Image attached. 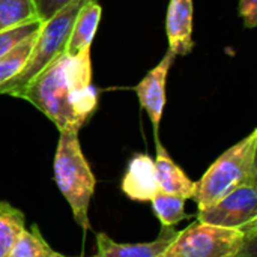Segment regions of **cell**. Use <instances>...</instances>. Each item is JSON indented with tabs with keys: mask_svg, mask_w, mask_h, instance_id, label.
Here are the masks:
<instances>
[{
	"mask_svg": "<svg viewBox=\"0 0 257 257\" xmlns=\"http://www.w3.org/2000/svg\"><path fill=\"white\" fill-rule=\"evenodd\" d=\"M257 130L223 152L196 182L193 199L199 212L220 202L236 187L257 179Z\"/></svg>",
	"mask_w": 257,
	"mask_h": 257,
	"instance_id": "7a4b0ae2",
	"label": "cell"
},
{
	"mask_svg": "<svg viewBox=\"0 0 257 257\" xmlns=\"http://www.w3.org/2000/svg\"><path fill=\"white\" fill-rule=\"evenodd\" d=\"M101 15H102V9L95 0H86L81 5L72 23L68 42L65 45L66 54L75 56L78 53L90 50Z\"/></svg>",
	"mask_w": 257,
	"mask_h": 257,
	"instance_id": "7c38bea8",
	"label": "cell"
},
{
	"mask_svg": "<svg viewBox=\"0 0 257 257\" xmlns=\"http://www.w3.org/2000/svg\"><path fill=\"white\" fill-rule=\"evenodd\" d=\"M256 238V224L229 229L194 221L178 232L163 257H236Z\"/></svg>",
	"mask_w": 257,
	"mask_h": 257,
	"instance_id": "5b68a950",
	"label": "cell"
},
{
	"mask_svg": "<svg viewBox=\"0 0 257 257\" xmlns=\"http://www.w3.org/2000/svg\"><path fill=\"white\" fill-rule=\"evenodd\" d=\"M51 257H69V256H63V254H60V253H56V251H54ZM93 257H99V256H93Z\"/></svg>",
	"mask_w": 257,
	"mask_h": 257,
	"instance_id": "7402d4cb",
	"label": "cell"
},
{
	"mask_svg": "<svg viewBox=\"0 0 257 257\" xmlns=\"http://www.w3.org/2000/svg\"><path fill=\"white\" fill-rule=\"evenodd\" d=\"M38 32L27 36L20 44H17L14 48H11L9 51H6L5 54L0 56V86L6 84L8 81H11L14 77H17L21 72V69L24 68L32 50H33L35 41L38 38Z\"/></svg>",
	"mask_w": 257,
	"mask_h": 257,
	"instance_id": "9a60e30c",
	"label": "cell"
},
{
	"mask_svg": "<svg viewBox=\"0 0 257 257\" xmlns=\"http://www.w3.org/2000/svg\"><path fill=\"white\" fill-rule=\"evenodd\" d=\"M157 155H155V170L160 185V191L167 194L181 196L184 199H193L196 191V182H193L185 172L170 158L166 148L155 139Z\"/></svg>",
	"mask_w": 257,
	"mask_h": 257,
	"instance_id": "8fae6325",
	"label": "cell"
},
{
	"mask_svg": "<svg viewBox=\"0 0 257 257\" xmlns=\"http://www.w3.org/2000/svg\"><path fill=\"white\" fill-rule=\"evenodd\" d=\"M26 229L24 214L9 202H0V257H9L18 236Z\"/></svg>",
	"mask_w": 257,
	"mask_h": 257,
	"instance_id": "4fadbf2b",
	"label": "cell"
},
{
	"mask_svg": "<svg viewBox=\"0 0 257 257\" xmlns=\"http://www.w3.org/2000/svg\"><path fill=\"white\" fill-rule=\"evenodd\" d=\"M175 227H163L158 238L151 242L119 244L105 233L96 235L98 256L99 257H163L167 247L176 238Z\"/></svg>",
	"mask_w": 257,
	"mask_h": 257,
	"instance_id": "30bf717a",
	"label": "cell"
},
{
	"mask_svg": "<svg viewBox=\"0 0 257 257\" xmlns=\"http://www.w3.org/2000/svg\"><path fill=\"white\" fill-rule=\"evenodd\" d=\"M193 0H170L166 30L169 50L175 56H187L194 47L193 41Z\"/></svg>",
	"mask_w": 257,
	"mask_h": 257,
	"instance_id": "9c48e42d",
	"label": "cell"
},
{
	"mask_svg": "<svg viewBox=\"0 0 257 257\" xmlns=\"http://www.w3.org/2000/svg\"><path fill=\"white\" fill-rule=\"evenodd\" d=\"M44 113L59 130L78 133L98 107L92 84L90 50L60 53L18 95Z\"/></svg>",
	"mask_w": 257,
	"mask_h": 257,
	"instance_id": "6da1fadb",
	"label": "cell"
},
{
	"mask_svg": "<svg viewBox=\"0 0 257 257\" xmlns=\"http://www.w3.org/2000/svg\"><path fill=\"white\" fill-rule=\"evenodd\" d=\"M175 54L169 50L163 60L152 68L145 78L136 86V93L139 96L140 105L148 113L152 125H154V134L155 139H158V128L164 114L166 107V84H167V75L173 65Z\"/></svg>",
	"mask_w": 257,
	"mask_h": 257,
	"instance_id": "52a82bcc",
	"label": "cell"
},
{
	"mask_svg": "<svg viewBox=\"0 0 257 257\" xmlns=\"http://www.w3.org/2000/svg\"><path fill=\"white\" fill-rule=\"evenodd\" d=\"M53 248L47 244L36 224L24 229L18 236L9 257H51Z\"/></svg>",
	"mask_w": 257,
	"mask_h": 257,
	"instance_id": "e0dca14e",
	"label": "cell"
},
{
	"mask_svg": "<svg viewBox=\"0 0 257 257\" xmlns=\"http://www.w3.org/2000/svg\"><path fill=\"white\" fill-rule=\"evenodd\" d=\"M185 200L181 196L167 194V193H157L154 196L152 209L157 218L161 221L163 227H175L178 223L185 220L188 215L185 214Z\"/></svg>",
	"mask_w": 257,
	"mask_h": 257,
	"instance_id": "2e32d148",
	"label": "cell"
},
{
	"mask_svg": "<svg viewBox=\"0 0 257 257\" xmlns=\"http://www.w3.org/2000/svg\"><path fill=\"white\" fill-rule=\"evenodd\" d=\"M41 26H42V23H30V24H24L20 27H14V29L0 32V56L5 54L6 51H9L11 48H14L17 44H20L27 36L36 33L41 29Z\"/></svg>",
	"mask_w": 257,
	"mask_h": 257,
	"instance_id": "ac0fdd59",
	"label": "cell"
},
{
	"mask_svg": "<svg viewBox=\"0 0 257 257\" xmlns=\"http://www.w3.org/2000/svg\"><path fill=\"white\" fill-rule=\"evenodd\" d=\"M120 188L122 193L134 202H151L154 196L160 193L154 158L148 154L134 155L128 163Z\"/></svg>",
	"mask_w": 257,
	"mask_h": 257,
	"instance_id": "ba28073f",
	"label": "cell"
},
{
	"mask_svg": "<svg viewBox=\"0 0 257 257\" xmlns=\"http://www.w3.org/2000/svg\"><path fill=\"white\" fill-rule=\"evenodd\" d=\"M239 15L245 27L253 29L257 24V0H239Z\"/></svg>",
	"mask_w": 257,
	"mask_h": 257,
	"instance_id": "ffe728a7",
	"label": "cell"
},
{
	"mask_svg": "<svg viewBox=\"0 0 257 257\" xmlns=\"http://www.w3.org/2000/svg\"><path fill=\"white\" fill-rule=\"evenodd\" d=\"M54 179L71 206L75 223L83 230H89V206L96 181L83 155L78 133H60L54 155Z\"/></svg>",
	"mask_w": 257,
	"mask_h": 257,
	"instance_id": "3957f363",
	"label": "cell"
},
{
	"mask_svg": "<svg viewBox=\"0 0 257 257\" xmlns=\"http://www.w3.org/2000/svg\"><path fill=\"white\" fill-rule=\"evenodd\" d=\"M197 220L229 229H244L256 224L257 179L236 187L220 202L205 211H200Z\"/></svg>",
	"mask_w": 257,
	"mask_h": 257,
	"instance_id": "8992f818",
	"label": "cell"
},
{
	"mask_svg": "<svg viewBox=\"0 0 257 257\" xmlns=\"http://www.w3.org/2000/svg\"><path fill=\"white\" fill-rule=\"evenodd\" d=\"M86 0H74L66 8H63L59 14L44 21L38 38L35 41L33 50L21 69V72L14 77L6 84L0 86V95H9L18 98V95L27 87V84L60 53L65 51V45L68 42L72 23L81 5Z\"/></svg>",
	"mask_w": 257,
	"mask_h": 257,
	"instance_id": "277c9868",
	"label": "cell"
},
{
	"mask_svg": "<svg viewBox=\"0 0 257 257\" xmlns=\"http://www.w3.org/2000/svg\"><path fill=\"white\" fill-rule=\"evenodd\" d=\"M41 23L35 0H0V32Z\"/></svg>",
	"mask_w": 257,
	"mask_h": 257,
	"instance_id": "5bb4252c",
	"label": "cell"
},
{
	"mask_svg": "<svg viewBox=\"0 0 257 257\" xmlns=\"http://www.w3.org/2000/svg\"><path fill=\"white\" fill-rule=\"evenodd\" d=\"M35 2H36L41 23H44L51 17H54L56 14H59L63 8H66L74 0H35Z\"/></svg>",
	"mask_w": 257,
	"mask_h": 257,
	"instance_id": "d6986e66",
	"label": "cell"
},
{
	"mask_svg": "<svg viewBox=\"0 0 257 257\" xmlns=\"http://www.w3.org/2000/svg\"><path fill=\"white\" fill-rule=\"evenodd\" d=\"M236 257H256V238L250 239L245 248Z\"/></svg>",
	"mask_w": 257,
	"mask_h": 257,
	"instance_id": "44dd1931",
	"label": "cell"
}]
</instances>
